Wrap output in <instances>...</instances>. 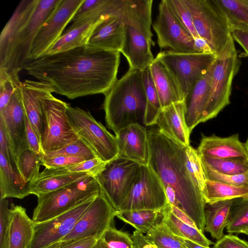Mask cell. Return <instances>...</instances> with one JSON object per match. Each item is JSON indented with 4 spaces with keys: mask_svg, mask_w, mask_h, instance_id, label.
Masks as SVG:
<instances>
[{
    "mask_svg": "<svg viewBox=\"0 0 248 248\" xmlns=\"http://www.w3.org/2000/svg\"><path fill=\"white\" fill-rule=\"evenodd\" d=\"M120 52L87 45L28 62L26 73L70 99L103 93L117 80Z\"/></svg>",
    "mask_w": 248,
    "mask_h": 248,
    "instance_id": "obj_1",
    "label": "cell"
},
{
    "mask_svg": "<svg viewBox=\"0 0 248 248\" xmlns=\"http://www.w3.org/2000/svg\"><path fill=\"white\" fill-rule=\"evenodd\" d=\"M148 164L164 186L168 202L183 210L204 231L206 203L186 164V147L158 129L148 131Z\"/></svg>",
    "mask_w": 248,
    "mask_h": 248,
    "instance_id": "obj_2",
    "label": "cell"
},
{
    "mask_svg": "<svg viewBox=\"0 0 248 248\" xmlns=\"http://www.w3.org/2000/svg\"><path fill=\"white\" fill-rule=\"evenodd\" d=\"M61 0H22L0 36V75L19 73L29 62L39 30Z\"/></svg>",
    "mask_w": 248,
    "mask_h": 248,
    "instance_id": "obj_3",
    "label": "cell"
},
{
    "mask_svg": "<svg viewBox=\"0 0 248 248\" xmlns=\"http://www.w3.org/2000/svg\"><path fill=\"white\" fill-rule=\"evenodd\" d=\"M108 127L115 134L132 124H143L146 106L142 72L129 69L105 94Z\"/></svg>",
    "mask_w": 248,
    "mask_h": 248,
    "instance_id": "obj_4",
    "label": "cell"
},
{
    "mask_svg": "<svg viewBox=\"0 0 248 248\" xmlns=\"http://www.w3.org/2000/svg\"><path fill=\"white\" fill-rule=\"evenodd\" d=\"M100 192L94 177L88 175L56 191L37 196L32 220L43 222L95 198Z\"/></svg>",
    "mask_w": 248,
    "mask_h": 248,
    "instance_id": "obj_5",
    "label": "cell"
},
{
    "mask_svg": "<svg viewBox=\"0 0 248 248\" xmlns=\"http://www.w3.org/2000/svg\"><path fill=\"white\" fill-rule=\"evenodd\" d=\"M240 66V61L232 37L217 55L212 65L209 95L202 123L216 117L230 104L232 81Z\"/></svg>",
    "mask_w": 248,
    "mask_h": 248,
    "instance_id": "obj_6",
    "label": "cell"
},
{
    "mask_svg": "<svg viewBox=\"0 0 248 248\" xmlns=\"http://www.w3.org/2000/svg\"><path fill=\"white\" fill-rule=\"evenodd\" d=\"M189 10L199 36L217 55L232 37L230 23L217 0H183Z\"/></svg>",
    "mask_w": 248,
    "mask_h": 248,
    "instance_id": "obj_7",
    "label": "cell"
},
{
    "mask_svg": "<svg viewBox=\"0 0 248 248\" xmlns=\"http://www.w3.org/2000/svg\"><path fill=\"white\" fill-rule=\"evenodd\" d=\"M41 102L43 110L41 144L45 154L58 150L79 139L67 115L69 104L52 93L43 97Z\"/></svg>",
    "mask_w": 248,
    "mask_h": 248,
    "instance_id": "obj_8",
    "label": "cell"
},
{
    "mask_svg": "<svg viewBox=\"0 0 248 248\" xmlns=\"http://www.w3.org/2000/svg\"><path fill=\"white\" fill-rule=\"evenodd\" d=\"M66 113L79 138L92 149L98 157L108 163L119 156L115 136L97 121L89 111L68 104Z\"/></svg>",
    "mask_w": 248,
    "mask_h": 248,
    "instance_id": "obj_9",
    "label": "cell"
},
{
    "mask_svg": "<svg viewBox=\"0 0 248 248\" xmlns=\"http://www.w3.org/2000/svg\"><path fill=\"white\" fill-rule=\"evenodd\" d=\"M217 58L214 53L160 51L155 58L172 76L185 98L195 83L209 70Z\"/></svg>",
    "mask_w": 248,
    "mask_h": 248,
    "instance_id": "obj_10",
    "label": "cell"
},
{
    "mask_svg": "<svg viewBox=\"0 0 248 248\" xmlns=\"http://www.w3.org/2000/svg\"><path fill=\"white\" fill-rule=\"evenodd\" d=\"M140 165L119 156L107 163L104 170L94 177L100 192L116 211L129 194Z\"/></svg>",
    "mask_w": 248,
    "mask_h": 248,
    "instance_id": "obj_11",
    "label": "cell"
},
{
    "mask_svg": "<svg viewBox=\"0 0 248 248\" xmlns=\"http://www.w3.org/2000/svg\"><path fill=\"white\" fill-rule=\"evenodd\" d=\"M168 203L157 175L148 164H141L131 191L118 211L162 210Z\"/></svg>",
    "mask_w": 248,
    "mask_h": 248,
    "instance_id": "obj_12",
    "label": "cell"
},
{
    "mask_svg": "<svg viewBox=\"0 0 248 248\" xmlns=\"http://www.w3.org/2000/svg\"><path fill=\"white\" fill-rule=\"evenodd\" d=\"M84 0H61L36 35L29 53V62L44 55L62 35Z\"/></svg>",
    "mask_w": 248,
    "mask_h": 248,
    "instance_id": "obj_13",
    "label": "cell"
},
{
    "mask_svg": "<svg viewBox=\"0 0 248 248\" xmlns=\"http://www.w3.org/2000/svg\"><path fill=\"white\" fill-rule=\"evenodd\" d=\"M152 26L160 49L179 53H197L194 38L178 22L166 0L160 1Z\"/></svg>",
    "mask_w": 248,
    "mask_h": 248,
    "instance_id": "obj_14",
    "label": "cell"
},
{
    "mask_svg": "<svg viewBox=\"0 0 248 248\" xmlns=\"http://www.w3.org/2000/svg\"><path fill=\"white\" fill-rule=\"evenodd\" d=\"M117 212L100 192L78 219L72 231L60 242L90 237L99 239L111 226Z\"/></svg>",
    "mask_w": 248,
    "mask_h": 248,
    "instance_id": "obj_15",
    "label": "cell"
},
{
    "mask_svg": "<svg viewBox=\"0 0 248 248\" xmlns=\"http://www.w3.org/2000/svg\"><path fill=\"white\" fill-rule=\"evenodd\" d=\"M94 199L54 218L34 223L33 237L29 248H49L61 242L72 231Z\"/></svg>",
    "mask_w": 248,
    "mask_h": 248,
    "instance_id": "obj_16",
    "label": "cell"
},
{
    "mask_svg": "<svg viewBox=\"0 0 248 248\" xmlns=\"http://www.w3.org/2000/svg\"><path fill=\"white\" fill-rule=\"evenodd\" d=\"M0 122L4 126L16 163L19 155L29 148L26 138L21 85L16 90L7 106L0 111Z\"/></svg>",
    "mask_w": 248,
    "mask_h": 248,
    "instance_id": "obj_17",
    "label": "cell"
},
{
    "mask_svg": "<svg viewBox=\"0 0 248 248\" xmlns=\"http://www.w3.org/2000/svg\"><path fill=\"white\" fill-rule=\"evenodd\" d=\"M115 134L120 156L140 164H148V131L144 126L130 124Z\"/></svg>",
    "mask_w": 248,
    "mask_h": 248,
    "instance_id": "obj_18",
    "label": "cell"
},
{
    "mask_svg": "<svg viewBox=\"0 0 248 248\" xmlns=\"http://www.w3.org/2000/svg\"><path fill=\"white\" fill-rule=\"evenodd\" d=\"M21 98L25 115L40 142L43 128L41 99L52 93L49 86L39 81L26 79L21 82Z\"/></svg>",
    "mask_w": 248,
    "mask_h": 248,
    "instance_id": "obj_19",
    "label": "cell"
},
{
    "mask_svg": "<svg viewBox=\"0 0 248 248\" xmlns=\"http://www.w3.org/2000/svg\"><path fill=\"white\" fill-rule=\"evenodd\" d=\"M126 26L115 17H106L95 27L86 45L96 49L121 53L125 40Z\"/></svg>",
    "mask_w": 248,
    "mask_h": 248,
    "instance_id": "obj_20",
    "label": "cell"
},
{
    "mask_svg": "<svg viewBox=\"0 0 248 248\" xmlns=\"http://www.w3.org/2000/svg\"><path fill=\"white\" fill-rule=\"evenodd\" d=\"M197 151L200 156L248 161L245 144L238 134L227 137L202 135Z\"/></svg>",
    "mask_w": 248,
    "mask_h": 248,
    "instance_id": "obj_21",
    "label": "cell"
},
{
    "mask_svg": "<svg viewBox=\"0 0 248 248\" xmlns=\"http://www.w3.org/2000/svg\"><path fill=\"white\" fill-rule=\"evenodd\" d=\"M184 101L177 102L163 108L156 124L158 130L179 144L190 145V132L186 120Z\"/></svg>",
    "mask_w": 248,
    "mask_h": 248,
    "instance_id": "obj_22",
    "label": "cell"
},
{
    "mask_svg": "<svg viewBox=\"0 0 248 248\" xmlns=\"http://www.w3.org/2000/svg\"><path fill=\"white\" fill-rule=\"evenodd\" d=\"M154 45V42L137 30L126 26L125 40L121 53L126 59L129 69L142 72L149 68L155 60L151 51Z\"/></svg>",
    "mask_w": 248,
    "mask_h": 248,
    "instance_id": "obj_23",
    "label": "cell"
},
{
    "mask_svg": "<svg viewBox=\"0 0 248 248\" xmlns=\"http://www.w3.org/2000/svg\"><path fill=\"white\" fill-rule=\"evenodd\" d=\"M212 67V65L195 83L185 99L186 120L190 133L194 127L202 123L209 95Z\"/></svg>",
    "mask_w": 248,
    "mask_h": 248,
    "instance_id": "obj_24",
    "label": "cell"
},
{
    "mask_svg": "<svg viewBox=\"0 0 248 248\" xmlns=\"http://www.w3.org/2000/svg\"><path fill=\"white\" fill-rule=\"evenodd\" d=\"M34 222L20 205H11L8 228L9 248H29L33 234Z\"/></svg>",
    "mask_w": 248,
    "mask_h": 248,
    "instance_id": "obj_25",
    "label": "cell"
},
{
    "mask_svg": "<svg viewBox=\"0 0 248 248\" xmlns=\"http://www.w3.org/2000/svg\"><path fill=\"white\" fill-rule=\"evenodd\" d=\"M162 108L172 103L184 101L185 97L165 66L155 58L149 66Z\"/></svg>",
    "mask_w": 248,
    "mask_h": 248,
    "instance_id": "obj_26",
    "label": "cell"
},
{
    "mask_svg": "<svg viewBox=\"0 0 248 248\" xmlns=\"http://www.w3.org/2000/svg\"><path fill=\"white\" fill-rule=\"evenodd\" d=\"M29 184L24 181L19 172L0 152V199H23L31 194Z\"/></svg>",
    "mask_w": 248,
    "mask_h": 248,
    "instance_id": "obj_27",
    "label": "cell"
},
{
    "mask_svg": "<svg viewBox=\"0 0 248 248\" xmlns=\"http://www.w3.org/2000/svg\"><path fill=\"white\" fill-rule=\"evenodd\" d=\"M104 18L86 22L73 28L66 29L45 55H51L86 45L93 30Z\"/></svg>",
    "mask_w": 248,
    "mask_h": 248,
    "instance_id": "obj_28",
    "label": "cell"
},
{
    "mask_svg": "<svg viewBox=\"0 0 248 248\" xmlns=\"http://www.w3.org/2000/svg\"><path fill=\"white\" fill-rule=\"evenodd\" d=\"M233 200L206 203L204 208V231L217 241L224 235L229 219Z\"/></svg>",
    "mask_w": 248,
    "mask_h": 248,
    "instance_id": "obj_29",
    "label": "cell"
},
{
    "mask_svg": "<svg viewBox=\"0 0 248 248\" xmlns=\"http://www.w3.org/2000/svg\"><path fill=\"white\" fill-rule=\"evenodd\" d=\"M162 221L167 229L175 236L190 240L205 247L214 244L196 227L191 226L179 219L171 211L170 204L162 210Z\"/></svg>",
    "mask_w": 248,
    "mask_h": 248,
    "instance_id": "obj_30",
    "label": "cell"
},
{
    "mask_svg": "<svg viewBox=\"0 0 248 248\" xmlns=\"http://www.w3.org/2000/svg\"><path fill=\"white\" fill-rule=\"evenodd\" d=\"M206 203L248 197V187L206 180L202 191Z\"/></svg>",
    "mask_w": 248,
    "mask_h": 248,
    "instance_id": "obj_31",
    "label": "cell"
},
{
    "mask_svg": "<svg viewBox=\"0 0 248 248\" xmlns=\"http://www.w3.org/2000/svg\"><path fill=\"white\" fill-rule=\"evenodd\" d=\"M88 175H91L86 173H73L38 178L30 183V193L37 197L56 191Z\"/></svg>",
    "mask_w": 248,
    "mask_h": 248,
    "instance_id": "obj_32",
    "label": "cell"
},
{
    "mask_svg": "<svg viewBox=\"0 0 248 248\" xmlns=\"http://www.w3.org/2000/svg\"><path fill=\"white\" fill-rule=\"evenodd\" d=\"M116 216L144 234L147 233L161 220L162 212V210L118 211Z\"/></svg>",
    "mask_w": 248,
    "mask_h": 248,
    "instance_id": "obj_33",
    "label": "cell"
},
{
    "mask_svg": "<svg viewBox=\"0 0 248 248\" xmlns=\"http://www.w3.org/2000/svg\"><path fill=\"white\" fill-rule=\"evenodd\" d=\"M142 73L146 97L143 124L151 126L156 124L162 108L149 67L142 71Z\"/></svg>",
    "mask_w": 248,
    "mask_h": 248,
    "instance_id": "obj_34",
    "label": "cell"
},
{
    "mask_svg": "<svg viewBox=\"0 0 248 248\" xmlns=\"http://www.w3.org/2000/svg\"><path fill=\"white\" fill-rule=\"evenodd\" d=\"M107 164L100 157H96L64 168H45L40 173L38 178L73 173H86L95 177L104 170Z\"/></svg>",
    "mask_w": 248,
    "mask_h": 248,
    "instance_id": "obj_35",
    "label": "cell"
},
{
    "mask_svg": "<svg viewBox=\"0 0 248 248\" xmlns=\"http://www.w3.org/2000/svg\"><path fill=\"white\" fill-rule=\"evenodd\" d=\"M226 230L231 234L248 232V197L233 199Z\"/></svg>",
    "mask_w": 248,
    "mask_h": 248,
    "instance_id": "obj_36",
    "label": "cell"
},
{
    "mask_svg": "<svg viewBox=\"0 0 248 248\" xmlns=\"http://www.w3.org/2000/svg\"><path fill=\"white\" fill-rule=\"evenodd\" d=\"M41 165V158L30 148L24 150L16 159L17 170L26 183L38 178Z\"/></svg>",
    "mask_w": 248,
    "mask_h": 248,
    "instance_id": "obj_37",
    "label": "cell"
},
{
    "mask_svg": "<svg viewBox=\"0 0 248 248\" xmlns=\"http://www.w3.org/2000/svg\"><path fill=\"white\" fill-rule=\"evenodd\" d=\"M202 165L219 173L233 175L248 171V161L200 156Z\"/></svg>",
    "mask_w": 248,
    "mask_h": 248,
    "instance_id": "obj_38",
    "label": "cell"
},
{
    "mask_svg": "<svg viewBox=\"0 0 248 248\" xmlns=\"http://www.w3.org/2000/svg\"><path fill=\"white\" fill-rule=\"evenodd\" d=\"M145 236L156 248H183L184 247L179 238L170 232L161 219L146 233Z\"/></svg>",
    "mask_w": 248,
    "mask_h": 248,
    "instance_id": "obj_39",
    "label": "cell"
},
{
    "mask_svg": "<svg viewBox=\"0 0 248 248\" xmlns=\"http://www.w3.org/2000/svg\"><path fill=\"white\" fill-rule=\"evenodd\" d=\"M231 25L248 27V0H217Z\"/></svg>",
    "mask_w": 248,
    "mask_h": 248,
    "instance_id": "obj_40",
    "label": "cell"
},
{
    "mask_svg": "<svg viewBox=\"0 0 248 248\" xmlns=\"http://www.w3.org/2000/svg\"><path fill=\"white\" fill-rule=\"evenodd\" d=\"M95 246L99 248H135L131 236L112 226L98 239Z\"/></svg>",
    "mask_w": 248,
    "mask_h": 248,
    "instance_id": "obj_41",
    "label": "cell"
},
{
    "mask_svg": "<svg viewBox=\"0 0 248 248\" xmlns=\"http://www.w3.org/2000/svg\"><path fill=\"white\" fill-rule=\"evenodd\" d=\"M59 155L77 156L86 160L98 157L92 149L80 138L58 150L46 153L42 160Z\"/></svg>",
    "mask_w": 248,
    "mask_h": 248,
    "instance_id": "obj_42",
    "label": "cell"
},
{
    "mask_svg": "<svg viewBox=\"0 0 248 248\" xmlns=\"http://www.w3.org/2000/svg\"><path fill=\"white\" fill-rule=\"evenodd\" d=\"M173 16L194 38L199 36L195 29L191 14L183 0H166Z\"/></svg>",
    "mask_w": 248,
    "mask_h": 248,
    "instance_id": "obj_43",
    "label": "cell"
},
{
    "mask_svg": "<svg viewBox=\"0 0 248 248\" xmlns=\"http://www.w3.org/2000/svg\"><path fill=\"white\" fill-rule=\"evenodd\" d=\"M186 154L187 168L202 191L206 179L200 155L197 150L190 145L186 147Z\"/></svg>",
    "mask_w": 248,
    "mask_h": 248,
    "instance_id": "obj_44",
    "label": "cell"
},
{
    "mask_svg": "<svg viewBox=\"0 0 248 248\" xmlns=\"http://www.w3.org/2000/svg\"><path fill=\"white\" fill-rule=\"evenodd\" d=\"M19 73L0 75V111L8 104L16 89L21 85Z\"/></svg>",
    "mask_w": 248,
    "mask_h": 248,
    "instance_id": "obj_45",
    "label": "cell"
},
{
    "mask_svg": "<svg viewBox=\"0 0 248 248\" xmlns=\"http://www.w3.org/2000/svg\"><path fill=\"white\" fill-rule=\"evenodd\" d=\"M206 180H214L236 186L248 187V171L241 174L228 175L219 173L202 165Z\"/></svg>",
    "mask_w": 248,
    "mask_h": 248,
    "instance_id": "obj_46",
    "label": "cell"
},
{
    "mask_svg": "<svg viewBox=\"0 0 248 248\" xmlns=\"http://www.w3.org/2000/svg\"><path fill=\"white\" fill-rule=\"evenodd\" d=\"M86 159L82 157L59 155L42 160V165L46 168H61L72 166Z\"/></svg>",
    "mask_w": 248,
    "mask_h": 248,
    "instance_id": "obj_47",
    "label": "cell"
},
{
    "mask_svg": "<svg viewBox=\"0 0 248 248\" xmlns=\"http://www.w3.org/2000/svg\"><path fill=\"white\" fill-rule=\"evenodd\" d=\"M10 208L6 199H0V245L6 237L10 223Z\"/></svg>",
    "mask_w": 248,
    "mask_h": 248,
    "instance_id": "obj_48",
    "label": "cell"
},
{
    "mask_svg": "<svg viewBox=\"0 0 248 248\" xmlns=\"http://www.w3.org/2000/svg\"><path fill=\"white\" fill-rule=\"evenodd\" d=\"M0 152L4 155L11 166L18 171L16 160L12 152L5 129L1 122H0Z\"/></svg>",
    "mask_w": 248,
    "mask_h": 248,
    "instance_id": "obj_49",
    "label": "cell"
},
{
    "mask_svg": "<svg viewBox=\"0 0 248 248\" xmlns=\"http://www.w3.org/2000/svg\"><path fill=\"white\" fill-rule=\"evenodd\" d=\"M213 248H248V242L235 235L229 233L217 240Z\"/></svg>",
    "mask_w": 248,
    "mask_h": 248,
    "instance_id": "obj_50",
    "label": "cell"
},
{
    "mask_svg": "<svg viewBox=\"0 0 248 248\" xmlns=\"http://www.w3.org/2000/svg\"><path fill=\"white\" fill-rule=\"evenodd\" d=\"M25 126L26 138L29 148L37 155L41 159L45 155L41 146V142L30 124L27 118L25 115Z\"/></svg>",
    "mask_w": 248,
    "mask_h": 248,
    "instance_id": "obj_51",
    "label": "cell"
},
{
    "mask_svg": "<svg viewBox=\"0 0 248 248\" xmlns=\"http://www.w3.org/2000/svg\"><path fill=\"white\" fill-rule=\"evenodd\" d=\"M232 35L243 48L248 56V27L241 25H231Z\"/></svg>",
    "mask_w": 248,
    "mask_h": 248,
    "instance_id": "obj_52",
    "label": "cell"
},
{
    "mask_svg": "<svg viewBox=\"0 0 248 248\" xmlns=\"http://www.w3.org/2000/svg\"><path fill=\"white\" fill-rule=\"evenodd\" d=\"M98 238L90 237L65 242H59L49 248H93Z\"/></svg>",
    "mask_w": 248,
    "mask_h": 248,
    "instance_id": "obj_53",
    "label": "cell"
},
{
    "mask_svg": "<svg viewBox=\"0 0 248 248\" xmlns=\"http://www.w3.org/2000/svg\"><path fill=\"white\" fill-rule=\"evenodd\" d=\"M131 237L135 248H156L146 238L145 235L136 230L133 232Z\"/></svg>",
    "mask_w": 248,
    "mask_h": 248,
    "instance_id": "obj_54",
    "label": "cell"
},
{
    "mask_svg": "<svg viewBox=\"0 0 248 248\" xmlns=\"http://www.w3.org/2000/svg\"><path fill=\"white\" fill-rule=\"evenodd\" d=\"M194 40L195 48L197 53L215 54L211 46L205 39L198 36L194 38Z\"/></svg>",
    "mask_w": 248,
    "mask_h": 248,
    "instance_id": "obj_55",
    "label": "cell"
},
{
    "mask_svg": "<svg viewBox=\"0 0 248 248\" xmlns=\"http://www.w3.org/2000/svg\"><path fill=\"white\" fill-rule=\"evenodd\" d=\"M170 207L172 213L179 219L191 226L197 228L194 221L183 210L170 204Z\"/></svg>",
    "mask_w": 248,
    "mask_h": 248,
    "instance_id": "obj_56",
    "label": "cell"
},
{
    "mask_svg": "<svg viewBox=\"0 0 248 248\" xmlns=\"http://www.w3.org/2000/svg\"><path fill=\"white\" fill-rule=\"evenodd\" d=\"M178 238L183 245L187 248H211L210 247L203 246L186 239Z\"/></svg>",
    "mask_w": 248,
    "mask_h": 248,
    "instance_id": "obj_57",
    "label": "cell"
},
{
    "mask_svg": "<svg viewBox=\"0 0 248 248\" xmlns=\"http://www.w3.org/2000/svg\"><path fill=\"white\" fill-rule=\"evenodd\" d=\"M0 248H9V244H8V231L7 234L3 240L2 244L0 245Z\"/></svg>",
    "mask_w": 248,
    "mask_h": 248,
    "instance_id": "obj_58",
    "label": "cell"
},
{
    "mask_svg": "<svg viewBox=\"0 0 248 248\" xmlns=\"http://www.w3.org/2000/svg\"><path fill=\"white\" fill-rule=\"evenodd\" d=\"M245 145H246V149H247V151L248 154V138L246 143H245Z\"/></svg>",
    "mask_w": 248,
    "mask_h": 248,
    "instance_id": "obj_59",
    "label": "cell"
},
{
    "mask_svg": "<svg viewBox=\"0 0 248 248\" xmlns=\"http://www.w3.org/2000/svg\"><path fill=\"white\" fill-rule=\"evenodd\" d=\"M96 245V244H95ZM93 248H98L97 247H96L95 245L94 246V247Z\"/></svg>",
    "mask_w": 248,
    "mask_h": 248,
    "instance_id": "obj_60",
    "label": "cell"
},
{
    "mask_svg": "<svg viewBox=\"0 0 248 248\" xmlns=\"http://www.w3.org/2000/svg\"><path fill=\"white\" fill-rule=\"evenodd\" d=\"M246 234L247 235V236H248V233H247V234Z\"/></svg>",
    "mask_w": 248,
    "mask_h": 248,
    "instance_id": "obj_61",
    "label": "cell"
},
{
    "mask_svg": "<svg viewBox=\"0 0 248 248\" xmlns=\"http://www.w3.org/2000/svg\"><path fill=\"white\" fill-rule=\"evenodd\" d=\"M183 248H187L184 245Z\"/></svg>",
    "mask_w": 248,
    "mask_h": 248,
    "instance_id": "obj_62",
    "label": "cell"
}]
</instances>
